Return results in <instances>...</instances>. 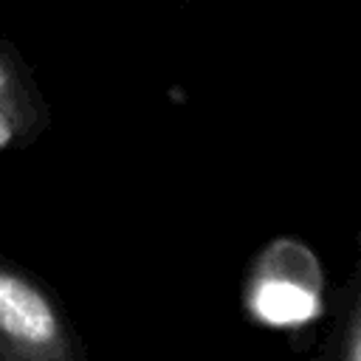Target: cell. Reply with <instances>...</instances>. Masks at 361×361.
<instances>
[{"instance_id": "6da1fadb", "label": "cell", "mask_w": 361, "mask_h": 361, "mask_svg": "<svg viewBox=\"0 0 361 361\" xmlns=\"http://www.w3.org/2000/svg\"><path fill=\"white\" fill-rule=\"evenodd\" d=\"M0 361H87L59 293L0 254Z\"/></svg>"}, {"instance_id": "7a4b0ae2", "label": "cell", "mask_w": 361, "mask_h": 361, "mask_svg": "<svg viewBox=\"0 0 361 361\" xmlns=\"http://www.w3.org/2000/svg\"><path fill=\"white\" fill-rule=\"evenodd\" d=\"M51 124V107L23 54L0 39V152L28 147Z\"/></svg>"}, {"instance_id": "277c9868", "label": "cell", "mask_w": 361, "mask_h": 361, "mask_svg": "<svg viewBox=\"0 0 361 361\" xmlns=\"http://www.w3.org/2000/svg\"><path fill=\"white\" fill-rule=\"evenodd\" d=\"M333 355L344 361H361V257H358V274H355V288H353V302L341 319V327L336 333V347Z\"/></svg>"}, {"instance_id": "3957f363", "label": "cell", "mask_w": 361, "mask_h": 361, "mask_svg": "<svg viewBox=\"0 0 361 361\" xmlns=\"http://www.w3.org/2000/svg\"><path fill=\"white\" fill-rule=\"evenodd\" d=\"M310 265L316 262L305 245H299L290 274L285 279L274 274V265L265 257H257V268L251 274V288H248L251 313L265 324H296L307 319L319 299L316 288H310L307 276H302V271Z\"/></svg>"}]
</instances>
